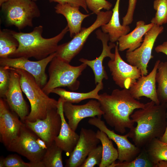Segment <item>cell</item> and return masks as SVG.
Masks as SVG:
<instances>
[{
    "mask_svg": "<svg viewBox=\"0 0 167 167\" xmlns=\"http://www.w3.org/2000/svg\"><path fill=\"white\" fill-rule=\"evenodd\" d=\"M99 95L98 101L108 125L122 134L126 132V129L134 127L135 123L131 115L135 109L144 108L145 104L133 98L126 88L114 89L110 95L104 93Z\"/></svg>",
    "mask_w": 167,
    "mask_h": 167,
    "instance_id": "obj_1",
    "label": "cell"
},
{
    "mask_svg": "<svg viewBox=\"0 0 167 167\" xmlns=\"http://www.w3.org/2000/svg\"><path fill=\"white\" fill-rule=\"evenodd\" d=\"M166 112L165 104L156 105L151 101L133 112L130 117L137 126L128 133L135 145L144 148L154 139L163 135L167 125Z\"/></svg>",
    "mask_w": 167,
    "mask_h": 167,
    "instance_id": "obj_2",
    "label": "cell"
},
{
    "mask_svg": "<svg viewBox=\"0 0 167 167\" xmlns=\"http://www.w3.org/2000/svg\"><path fill=\"white\" fill-rule=\"evenodd\" d=\"M9 30L17 40L19 45L15 52L9 57H33L39 60L56 52L58 43L69 31V29L67 25L57 35L49 38L42 37L43 27L41 25L35 27L28 33Z\"/></svg>",
    "mask_w": 167,
    "mask_h": 167,
    "instance_id": "obj_3",
    "label": "cell"
},
{
    "mask_svg": "<svg viewBox=\"0 0 167 167\" xmlns=\"http://www.w3.org/2000/svg\"><path fill=\"white\" fill-rule=\"evenodd\" d=\"M12 68L19 75L22 91L31 105L30 112L25 120L34 122L37 119H44L49 111L57 108L58 101L49 97L37 84L32 75L21 69Z\"/></svg>",
    "mask_w": 167,
    "mask_h": 167,
    "instance_id": "obj_4",
    "label": "cell"
},
{
    "mask_svg": "<svg viewBox=\"0 0 167 167\" xmlns=\"http://www.w3.org/2000/svg\"><path fill=\"white\" fill-rule=\"evenodd\" d=\"M48 69L49 79L42 88L48 95L53 90L61 87H67L72 91L77 90L80 83L78 78L86 69L87 65L82 63L74 66L56 56L50 62Z\"/></svg>",
    "mask_w": 167,
    "mask_h": 167,
    "instance_id": "obj_5",
    "label": "cell"
},
{
    "mask_svg": "<svg viewBox=\"0 0 167 167\" xmlns=\"http://www.w3.org/2000/svg\"><path fill=\"white\" fill-rule=\"evenodd\" d=\"M0 7L6 25L19 30L32 27L33 19L40 16L38 6L32 0H9Z\"/></svg>",
    "mask_w": 167,
    "mask_h": 167,
    "instance_id": "obj_6",
    "label": "cell"
},
{
    "mask_svg": "<svg viewBox=\"0 0 167 167\" xmlns=\"http://www.w3.org/2000/svg\"><path fill=\"white\" fill-rule=\"evenodd\" d=\"M112 13V11L110 10L98 13L96 20L91 25L87 28H82L70 41L58 45L55 52L56 57L69 63L80 51L89 35L96 29L109 21Z\"/></svg>",
    "mask_w": 167,
    "mask_h": 167,
    "instance_id": "obj_7",
    "label": "cell"
},
{
    "mask_svg": "<svg viewBox=\"0 0 167 167\" xmlns=\"http://www.w3.org/2000/svg\"><path fill=\"white\" fill-rule=\"evenodd\" d=\"M39 138L24 122L19 135L6 148L24 156L30 162H40L46 149L39 145Z\"/></svg>",
    "mask_w": 167,
    "mask_h": 167,
    "instance_id": "obj_8",
    "label": "cell"
},
{
    "mask_svg": "<svg viewBox=\"0 0 167 167\" xmlns=\"http://www.w3.org/2000/svg\"><path fill=\"white\" fill-rule=\"evenodd\" d=\"M164 29L162 26L154 24L145 34L141 45L134 50L126 52V58L130 64L137 67L140 71L141 76L148 74L147 67L150 60L153 58L152 51L159 35Z\"/></svg>",
    "mask_w": 167,
    "mask_h": 167,
    "instance_id": "obj_9",
    "label": "cell"
},
{
    "mask_svg": "<svg viewBox=\"0 0 167 167\" xmlns=\"http://www.w3.org/2000/svg\"><path fill=\"white\" fill-rule=\"evenodd\" d=\"M56 56L55 52L45 58L35 61L24 57L0 58V65L27 71L34 77L37 84L42 88L47 82L46 66Z\"/></svg>",
    "mask_w": 167,
    "mask_h": 167,
    "instance_id": "obj_10",
    "label": "cell"
},
{
    "mask_svg": "<svg viewBox=\"0 0 167 167\" xmlns=\"http://www.w3.org/2000/svg\"><path fill=\"white\" fill-rule=\"evenodd\" d=\"M114 48V58L109 61L108 67L115 84L122 89H129L141 76L140 71L123 60L119 53L117 42Z\"/></svg>",
    "mask_w": 167,
    "mask_h": 167,
    "instance_id": "obj_11",
    "label": "cell"
},
{
    "mask_svg": "<svg viewBox=\"0 0 167 167\" xmlns=\"http://www.w3.org/2000/svg\"><path fill=\"white\" fill-rule=\"evenodd\" d=\"M88 123L104 132L116 143L117 147L119 162L131 161L141 152V148L131 143L128 139V133L125 135L116 134L114 131L109 129L105 122L97 117L91 118L88 120Z\"/></svg>",
    "mask_w": 167,
    "mask_h": 167,
    "instance_id": "obj_12",
    "label": "cell"
},
{
    "mask_svg": "<svg viewBox=\"0 0 167 167\" xmlns=\"http://www.w3.org/2000/svg\"><path fill=\"white\" fill-rule=\"evenodd\" d=\"M23 122L43 140L48 147L54 142L58 135L62 120L57 108L49 111L44 119H37L34 122L25 120Z\"/></svg>",
    "mask_w": 167,
    "mask_h": 167,
    "instance_id": "obj_13",
    "label": "cell"
},
{
    "mask_svg": "<svg viewBox=\"0 0 167 167\" xmlns=\"http://www.w3.org/2000/svg\"><path fill=\"white\" fill-rule=\"evenodd\" d=\"M79 135L76 146L65 161L66 167H80L90 152L100 142L96 132L91 129L82 128Z\"/></svg>",
    "mask_w": 167,
    "mask_h": 167,
    "instance_id": "obj_14",
    "label": "cell"
},
{
    "mask_svg": "<svg viewBox=\"0 0 167 167\" xmlns=\"http://www.w3.org/2000/svg\"><path fill=\"white\" fill-rule=\"evenodd\" d=\"M63 109L64 115L68 120L70 127L75 131L79 122L83 119L88 117L97 116L101 118L104 114L99 101L91 100L86 104L80 105H74L68 102H64Z\"/></svg>",
    "mask_w": 167,
    "mask_h": 167,
    "instance_id": "obj_15",
    "label": "cell"
},
{
    "mask_svg": "<svg viewBox=\"0 0 167 167\" xmlns=\"http://www.w3.org/2000/svg\"><path fill=\"white\" fill-rule=\"evenodd\" d=\"M5 101L0 98V134L1 141L7 148L19 135L24 122L9 109Z\"/></svg>",
    "mask_w": 167,
    "mask_h": 167,
    "instance_id": "obj_16",
    "label": "cell"
},
{
    "mask_svg": "<svg viewBox=\"0 0 167 167\" xmlns=\"http://www.w3.org/2000/svg\"><path fill=\"white\" fill-rule=\"evenodd\" d=\"M7 67L10 70V81L4 98L11 109L17 114L23 122L29 113L27 104L22 94L20 76L13 68Z\"/></svg>",
    "mask_w": 167,
    "mask_h": 167,
    "instance_id": "obj_17",
    "label": "cell"
},
{
    "mask_svg": "<svg viewBox=\"0 0 167 167\" xmlns=\"http://www.w3.org/2000/svg\"><path fill=\"white\" fill-rule=\"evenodd\" d=\"M97 38L100 40L102 44V50L100 55L95 59L89 60L84 58H81L80 62L89 66L92 70L94 75L95 84L102 82L104 79H107L108 77L103 65V61L106 57H109L111 60H113L115 58V54L111 52V50L115 48L116 44L114 43L110 42L109 35L103 32L100 29L96 32Z\"/></svg>",
    "mask_w": 167,
    "mask_h": 167,
    "instance_id": "obj_18",
    "label": "cell"
},
{
    "mask_svg": "<svg viewBox=\"0 0 167 167\" xmlns=\"http://www.w3.org/2000/svg\"><path fill=\"white\" fill-rule=\"evenodd\" d=\"M161 61L157 60L151 72L146 75L141 76L129 88L130 92L135 99L139 100L142 96L150 99L156 105L160 104L156 85V75Z\"/></svg>",
    "mask_w": 167,
    "mask_h": 167,
    "instance_id": "obj_19",
    "label": "cell"
},
{
    "mask_svg": "<svg viewBox=\"0 0 167 167\" xmlns=\"http://www.w3.org/2000/svg\"><path fill=\"white\" fill-rule=\"evenodd\" d=\"M63 102L59 98L57 110L61 118L62 124L59 133L54 142L67 155L69 156L77 143L79 135L70 127L66 120L63 109Z\"/></svg>",
    "mask_w": 167,
    "mask_h": 167,
    "instance_id": "obj_20",
    "label": "cell"
},
{
    "mask_svg": "<svg viewBox=\"0 0 167 167\" xmlns=\"http://www.w3.org/2000/svg\"><path fill=\"white\" fill-rule=\"evenodd\" d=\"M154 24H146L143 20L136 22V27L131 32L120 37L117 42L119 51H132L139 47L143 41L145 34Z\"/></svg>",
    "mask_w": 167,
    "mask_h": 167,
    "instance_id": "obj_21",
    "label": "cell"
},
{
    "mask_svg": "<svg viewBox=\"0 0 167 167\" xmlns=\"http://www.w3.org/2000/svg\"><path fill=\"white\" fill-rule=\"evenodd\" d=\"M55 11L61 14L66 18L70 36L72 37L79 32L84 19L90 16L89 14L82 13L79 10V7L71 6L67 4H58L54 7Z\"/></svg>",
    "mask_w": 167,
    "mask_h": 167,
    "instance_id": "obj_22",
    "label": "cell"
},
{
    "mask_svg": "<svg viewBox=\"0 0 167 167\" xmlns=\"http://www.w3.org/2000/svg\"><path fill=\"white\" fill-rule=\"evenodd\" d=\"M120 0H116L110 20L107 24L101 26L102 31L109 35V41L112 43L117 41L120 37L128 33L130 31L129 25H123L120 23Z\"/></svg>",
    "mask_w": 167,
    "mask_h": 167,
    "instance_id": "obj_23",
    "label": "cell"
},
{
    "mask_svg": "<svg viewBox=\"0 0 167 167\" xmlns=\"http://www.w3.org/2000/svg\"><path fill=\"white\" fill-rule=\"evenodd\" d=\"M103 84L102 82L97 84L93 90L86 93L69 91L60 87L54 88L53 90L51 93L59 95L63 102L77 103L87 99H94L98 100L100 98L98 93L103 88Z\"/></svg>",
    "mask_w": 167,
    "mask_h": 167,
    "instance_id": "obj_24",
    "label": "cell"
},
{
    "mask_svg": "<svg viewBox=\"0 0 167 167\" xmlns=\"http://www.w3.org/2000/svg\"><path fill=\"white\" fill-rule=\"evenodd\" d=\"M96 136L100 140L102 148V155L99 167H109L118 159V150L114 147L112 140L103 131L100 130L96 132Z\"/></svg>",
    "mask_w": 167,
    "mask_h": 167,
    "instance_id": "obj_25",
    "label": "cell"
},
{
    "mask_svg": "<svg viewBox=\"0 0 167 167\" xmlns=\"http://www.w3.org/2000/svg\"><path fill=\"white\" fill-rule=\"evenodd\" d=\"M145 147L148 157L155 165L161 161H167V143L158 138L152 140Z\"/></svg>",
    "mask_w": 167,
    "mask_h": 167,
    "instance_id": "obj_26",
    "label": "cell"
},
{
    "mask_svg": "<svg viewBox=\"0 0 167 167\" xmlns=\"http://www.w3.org/2000/svg\"><path fill=\"white\" fill-rule=\"evenodd\" d=\"M157 93L160 104L167 102V61L159 63L156 75Z\"/></svg>",
    "mask_w": 167,
    "mask_h": 167,
    "instance_id": "obj_27",
    "label": "cell"
},
{
    "mask_svg": "<svg viewBox=\"0 0 167 167\" xmlns=\"http://www.w3.org/2000/svg\"><path fill=\"white\" fill-rule=\"evenodd\" d=\"M62 150L54 142L47 147L41 161L44 167H63Z\"/></svg>",
    "mask_w": 167,
    "mask_h": 167,
    "instance_id": "obj_28",
    "label": "cell"
},
{
    "mask_svg": "<svg viewBox=\"0 0 167 167\" xmlns=\"http://www.w3.org/2000/svg\"><path fill=\"white\" fill-rule=\"evenodd\" d=\"M109 167H154V164L148 157L145 149L133 160L116 163L113 162Z\"/></svg>",
    "mask_w": 167,
    "mask_h": 167,
    "instance_id": "obj_29",
    "label": "cell"
},
{
    "mask_svg": "<svg viewBox=\"0 0 167 167\" xmlns=\"http://www.w3.org/2000/svg\"><path fill=\"white\" fill-rule=\"evenodd\" d=\"M0 167H44L41 162H25L16 154H11L5 158L1 157Z\"/></svg>",
    "mask_w": 167,
    "mask_h": 167,
    "instance_id": "obj_30",
    "label": "cell"
},
{
    "mask_svg": "<svg viewBox=\"0 0 167 167\" xmlns=\"http://www.w3.org/2000/svg\"><path fill=\"white\" fill-rule=\"evenodd\" d=\"M153 7L156 13L151 23L159 26L167 23V0H155Z\"/></svg>",
    "mask_w": 167,
    "mask_h": 167,
    "instance_id": "obj_31",
    "label": "cell"
},
{
    "mask_svg": "<svg viewBox=\"0 0 167 167\" xmlns=\"http://www.w3.org/2000/svg\"><path fill=\"white\" fill-rule=\"evenodd\" d=\"M102 155V145H98L90 152L80 167H93L96 165L99 166L101 161Z\"/></svg>",
    "mask_w": 167,
    "mask_h": 167,
    "instance_id": "obj_32",
    "label": "cell"
},
{
    "mask_svg": "<svg viewBox=\"0 0 167 167\" xmlns=\"http://www.w3.org/2000/svg\"><path fill=\"white\" fill-rule=\"evenodd\" d=\"M10 81V70L6 66L0 67V96L5 98Z\"/></svg>",
    "mask_w": 167,
    "mask_h": 167,
    "instance_id": "obj_33",
    "label": "cell"
},
{
    "mask_svg": "<svg viewBox=\"0 0 167 167\" xmlns=\"http://www.w3.org/2000/svg\"><path fill=\"white\" fill-rule=\"evenodd\" d=\"M87 7L93 13L97 14L104 9L110 10L112 6L111 3L106 0H85Z\"/></svg>",
    "mask_w": 167,
    "mask_h": 167,
    "instance_id": "obj_34",
    "label": "cell"
},
{
    "mask_svg": "<svg viewBox=\"0 0 167 167\" xmlns=\"http://www.w3.org/2000/svg\"><path fill=\"white\" fill-rule=\"evenodd\" d=\"M19 45L17 40L10 33L9 29H3L0 31V50L9 46Z\"/></svg>",
    "mask_w": 167,
    "mask_h": 167,
    "instance_id": "obj_35",
    "label": "cell"
},
{
    "mask_svg": "<svg viewBox=\"0 0 167 167\" xmlns=\"http://www.w3.org/2000/svg\"><path fill=\"white\" fill-rule=\"evenodd\" d=\"M137 0H129L128 9L126 15L122 18V24L129 25L133 20V16Z\"/></svg>",
    "mask_w": 167,
    "mask_h": 167,
    "instance_id": "obj_36",
    "label": "cell"
},
{
    "mask_svg": "<svg viewBox=\"0 0 167 167\" xmlns=\"http://www.w3.org/2000/svg\"><path fill=\"white\" fill-rule=\"evenodd\" d=\"M50 2H56L58 4H67L71 6L83 8L88 13L85 0H47Z\"/></svg>",
    "mask_w": 167,
    "mask_h": 167,
    "instance_id": "obj_37",
    "label": "cell"
},
{
    "mask_svg": "<svg viewBox=\"0 0 167 167\" xmlns=\"http://www.w3.org/2000/svg\"><path fill=\"white\" fill-rule=\"evenodd\" d=\"M18 46L13 45L7 46L0 50V58L9 57L16 50Z\"/></svg>",
    "mask_w": 167,
    "mask_h": 167,
    "instance_id": "obj_38",
    "label": "cell"
},
{
    "mask_svg": "<svg viewBox=\"0 0 167 167\" xmlns=\"http://www.w3.org/2000/svg\"><path fill=\"white\" fill-rule=\"evenodd\" d=\"M155 50L157 53H161L167 56V41L157 46Z\"/></svg>",
    "mask_w": 167,
    "mask_h": 167,
    "instance_id": "obj_39",
    "label": "cell"
},
{
    "mask_svg": "<svg viewBox=\"0 0 167 167\" xmlns=\"http://www.w3.org/2000/svg\"><path fill=\"white\" fill-rule=\"evenodd\" d=\"M166 118L167 120V110L166 112ZM159 139L161 141L167 143V123L166 129L163 135Z\"/></svg>",
    "mask_w": 167,
    "mask_h": 167,
    "instance_id": "obj_40",
    "label": "cell"
},
{
    "mask_svg": "<svg viewBox=\"0 0 167 167\" xmlns=\"http://www.w3.org/2000/svg\"><path fill=\"white\" fill-rule=\"evenodd\" d=\"M154 167H167V161H159L155 165Z\"/></svg>",
    "mask_w": 167,
    "mask_h": 167,
    "instance_id": "obj_41",
    "label": "cell"
},
{
    "mask_svg": "<svg viewBox=\"0 0 167 167\" xmlns=\"http://www.w3.org/2000/svg\"><path fill=\"white\" fill-rule=\"evenodd\" d=\"M9 0H0V6L3 3L8 2Z\"/></svg>",
    "mask_w": 167,
    "mask_h": 167,
    "instance_id": "obj_42",
    "label": "cell"
},
{
    "mask_svg": "<svg viewBox=\"0 0 167 167\" xmlns=\"http://www.w3.org/2000/svg\"><path fill=\"white\" fill-rule=\"evenodd\" d=\"M165 105H166V109H167V102H166L165 103Z\"/></svg>",
    "mask_w": 167,
    "mask_h": 167,
    "instance_id": "obj_43",
    "label": "cell"
},
{
    "mask_svg": "<svg viewBox=\"0 0 167 167\" xmlns=\"http://www.w3.org/2000/svg\"><path fill=\"white\" fill-rule=\"evenodd\" d=\"M33 0V1H35V2H36V1L37 0Z\"/></svg>",
    "mask_w": 167,
    "mask_h": 167,
    "instance_id": "obj_44",
    "label": "cell"
}]
</instances>
